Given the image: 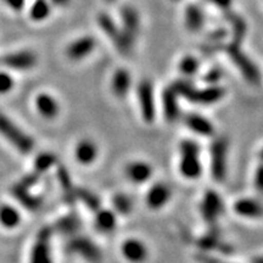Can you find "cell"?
Returning <instances> with one entry per match:
<instances>
[{"label": "cell", "instance_id": "obj_1", "mask_svg": "<svg viewBox=\"0 0 263 263\" xmlns=\"http://www.w3.org/2000/svg\"><path fill=\"white\" fill-rule=\"evenodd\" d=\"M0 137L12 149L22 155H29L35 147V141L32 136H29L27 132L22 129L17 123L2 111H0Z\"/></svg>", "mask_w": 263, "mask_h": 263}, {"label": "cell", "instance_id": "obj_2", "mask_svg": "<svg viewBox=\"0 0 263 263\" xmlns=\"http://www.w3.org/2000/svg\"><path fill=\"white\" fill-rule=\"evenodd\" d=\"M201 147L197 141L184 139L179 144L178 170L183 178L189 180L199 179L202 174Z\"/></svg>", "mask_w": 263, "mask_h": 263}, {"label": "cell", "instance_id": "obj_3", "mask_svg": "<svg viewBox=\"0 0 263 263\" xmlns=\"http://www.w3.org/2000/svg\"><path fill=\"white\" fill-rule=\"evenodd\" d=\"M229 140L224 136L216 137L210 145V171L216 182H224L228 174Z\"/></svg>", "mask_w": 263, "mask_h": 263}, {"label": "cell", "instance_id": "obj_4", "mask_svg": "<svg viewBox=\"0 0 263 263\" xmlns=\"http://www.w3.org/2000/svg\"><path fill=\"white\" fill-rule=\"evenodd\" d=\"M224 50L233 64L236 66L238 71L249 83L258 84L261 82V72H259L257 65L240 49V44L232 42L228 45H224Z\"/></svg>", "mask_w": 263, "mask_h": 263}, {"label": "cell", "instance_id": "obj_5", "mask_svg": "<svg viewBox=\"0 0 263 263\" xmlns=\"http://www.w3.org/2000/svg\"><path fill=\"white\" fill-rule=\"evenodd\" d=\"M66 249L68 254L78 256L88 263H101L103 261V252L97 242L88 236L82 235L81 233L68 238Z\"/></svg>", "mask_w": 263, "mask_h": 263}, {"label": "cell", "instance_id": "obj_6", "mask_svg": "<svg viewBox=\"0 0 263 263\" xmlns=\"http://www.w3.org/2000/svg\"><path fill=\"white\" fill-rule=\"evenodd\" d=\"M51 227H44L35 235L28 255V263H54Z\"/></svg>", "mask_w": 263, "mask_h": 263}, {"label": "cell", "instance_id": "obj_7", "mask_svg": "<svg viewBox=\"0 0 263 263\" xmlns=\"http://www.w3.org/2000/svg\"><path fill=\"white\" fill-rule=\"evenodd\" d=\"M98 24L100 26L101 31L110 38V41L114 43V45L121 54L127 55L133 50L134 43L136 42L132 41L126 33L122 31V28L118 27L116 22L110 16L106 14L99 15Z\"/></svg>", "mask_w": 263, "mask_h": 263}, {"label": "cell", "instance_id": "obj_8", "mask_svg": "<svg viewBox=\"0 0 263 263\" xmlns=\"http://www.w3.org/2000/svg\"><path fill=\"white\" fill-rule=\"evenodd\" d=\"M38 64V58L32 50H16L0 57V67L10 72H29Z\"/></svg>", "mask_w": 263, "mask_h": 263}, {"label": "cell", "instance_id": "obj_9", "mask_svg": "<svg viewBox=\"0 0 263 263\" xmlns=\"http://www.w3.org/2000/svg\"><path fill=\"white\" fill-rule=\"evenodd\" d=\"M137 97L139 110L144 122L153 123L156 118V103L154 84L149 80L140 81L137 85Z\"/></svg>", "mask_w": 263, "mask_h": 263}, {"label": "cell", "instance_id": "obj_10", "mask_svg": "<svg viewBox=\"0 0 263 263\" xmlns=\"http://www.w3.org/2000/svg\"><path fill=\"white\" fill-rule=\"evenodd\" d=\"M224 212V202L216 190H207L200 203V213L207 224L216 226Z\"/></svg>", "mask_w": 263, "mask_h": 263}, {"label": "cell", "instance_id": "obj_11", "mask_svg": "<svg viewBox=\"0 0 263 263\" xmlns=\"http://www.w3.org/2000/svg\"><path fill=\"white\" fill-rule=\"evenodd\" d=\"M226 88L218 84L206 85L203 88H197L196 85H194L185 99L196 105H213L219 103L226 97Z\"/></svg>", "mask_w": 263, "mask_h": 263}, {"label": "cell", "instance_id": "obj_12", "mask_svg": "<svg viewBox=\"0 0 263 263\" xmlns=\"http://www.w3.org/2000/svg\"><path fill=\"white\" fill-rule=\"evenodd\" d=\"M120 251L127 263H145L150 256L147 245L138 238H127L123 240Z\"/></svg>", "mask_w": 263, "mask_h": 263}, {"label": "cell", "instance_id": "obj_13", "mask_svg": "<svg viewBox=\"0 0 263 263\" xmlns=\"http://www.w3.org/2000/svg\"><path fill=\"white\" fill-rule=\"evenodd\" d=\"M33 106H34L35 112L41 116L43 120L52 121L60 115V103L54 95L48 93V91H41L34 97L33 100Z\"/></svg>", "mask_w": 263, "mask_h": 263}, {"label": "cell", "instance_id": "obj_14", "mask_svg": "<svg viewBox=\"0 0 263 263\" xmlns=\"http://www.w3.org/2000/svg\"><path fill=\"white\" fill-rule=\"evenodd\" d=\"M172 195L173 192L170 184L164 182H156L147 189L145 203L153 211H159L171 201Z\"/></svg>", "mask_w": 263, "mask_h": 263}, {"label": "cell", "instance_id": "obj_15", "mask_svg": "<svg viewBox=\"0 0 263 263\" xmlns=\"http://www.w3.org/2000/svg\"><path fill=\"white\" fill-rule=\"evenodd\" d=\"M95 48H97V41L91 35H83V37L77 38L66 48L65 54L68 60L80 62L93 54Z\"/></svg>", "mask_w": 263, "mask_h": 263}, {"label": "cell", "instance_id": "obj_16", "mask_svg": "<svg viewBox=\"0 0 263 263\" xmlns=\"http://www.w3.org/2000/svg\"><path fill=\"white\" fill-rule=\"evenodd\" d=\"M180 97L176 93L172 85L164 88L161 95V104H162V112L164 120L168 123H174L182 118V110L179 104Z\"/></svg>", "mask_w": 263, "mask_h": 263}, {"label": "cell", "instance_id": "obj_17", "mask_svg": "<svg viewBox=\"0 0 263 263\" xmlns=\"http://www.w3.org/2000/svg\"><path fill=\"white\" fill-rule=\"evenodd\" d=\"M154 174V168L149 162L143 160L130 161L124 167V176L133 184H145Z\"/></svg>", "mask_w": 263, "mask_h": 263}, {"label": "cell", "instance_id": "obj_18", "mask_svg": "<svg viewBox=\"0 0 263 263\" xmlns=\"http://www.w3.org/2000/svg\"><path fill=\"white\" fill-rule=\"evenodd\" d=\"M233 210L239 217L246 219L263 218V202L256 197H241L233 205Z\"/></svg>", "mask_w": 263, "mask_h": 263}, {"label": "cell", "instance_id": "obj_19", "mask_svg": "<svg viewBox=\"0 0 263 263\" xmlns=\"http://www.w3.org/2000/svg\"><path fill=\"white\" fill-rule=\"evenodd\" d=\"M184 124L194 134L201 137H212L215 134V126L209 118L197 112L185 114L182 117Z\"/></svg>", "mask_w": 263, "mask_h": 263}, {"label": "cell", "instance_id": "obj_20", "mask_svg": "<svg viewBox=\"0 0 263 263\" xmlns=\"http://www.w3.org/2000/svg\"><path fill=\"white\" fill-rule=\"evenodd\" d=\"M74 160L83 166L93 164L99 157V146L90 138H83L76 144L73 150Z\"/></svg>", "mask_w": 263, "mask_h": 263}, {"label": "cell", "instance_id": "obj_21", "mask_svg": "<svg viewBox=\"0 0 263 263\" xmlns=\"http://www.w3.org/2000/svg\"><path fill=\"white\" fill-rule=\"evenodd\" d=\"M11 194L15 197L16 201L22 207H25L26 210H28V211H37V210L41 209L43 203L42 197L34 195L31 188H27V186L21 185L20 183H16L11 188Z\"/></svg>", "mask_w": 263, "mask_h": 263}, {"label": "cell", "instance_id": "obj_22", "mask_svg": "<svg viewBox=\"0 0 263 263\" xmlns=\"http://www.w3.org/2000/svg\"><path fill=\"white\" fill-rule=\"evenodd\" d=\"M118 223V216L114 210L100 209L94 212V227L99 233L110 235L116 230Z\"/></svg>", "mask_w": 263, "mask_h": 263}, {"label": "cell", "instance_id": "obj_23", "mask_svg": "<svg viewBox=\"0 0 263 263\" xmlns=\"http://www.w3.org/2000/svg\"><path fill=\"white\" fill-rule=\"evenodd\" d=\"M133 78L127 68H117L111 77V91L117 99H124L129 94Z\"/></svg>", "mask_w": 263, "mask_h": 263}, {"label": "cell", "instance_id": "obj_24", "mask_svg": "<svg viewBox=\"0 0 263 263\" xmlns=\"http://www.w3.org/2000/svg\"><path fill=\"white\" fill-rule=\"evenodd\" d=\"M22 223V213L12 203H0V228L12 232Z\"/></svg>", "mask_w": 263, "mask_h": 263}, {"label": "cell", "instance_id": "obj_25", "mask_svg": "<svg viewBox=\"0 0 263 263\" xmlns=\"http://www.w3.org/2000/svg\"><path fill=\"white\" fill-rule=\"evenodd\" d=\"M121 20H122V25H121L122 31L132 41L136 42V38L140 29V18L137 10L132 8V6H123L122 10H121Z\"/></svg>", "mask_w": 263, "mask_h": 263}, {"label": "cell", "instance_id": "obj_26", "mask_svg": "<svg viewBox=\"0 0 263 263\" xmlns=\"http://www.w3.org/2000/svg\"><path fill=\"white\" fill-rule=\"evenodd\" d=\"M81 228L82 221L80 216H78L77 213L71 212L65 215L64 217H61V218H59L58 222L55 223L52 230H54V232H59L61 235L68 236V238H70V236L78 234Z\"/></svg>", "mask_w": 263, "mask_h": 263}, {"label": "cell", "instance_id": "obj_27", "mask_svg": "<svg viewBox=\"0 0 263 263\" xmlns=\"http://www.w3.org/2000/svg\"><path fill=\"white\" fill-rule=\"evenodd\" d=\"M205 14L202 9L195 4H190L186 6L185 12H184V24L188 31L196 33L200 32L205 25Z\"/></svg>", "mask_w": 263, "mask_h": 263}, {"label": "cell", "instance_id": "obj_28", "mask_svg": "<svg viewBox=\"0 0 263 263\" xmlns=\"http://www.w3.org/2000/svg\"><path fill=\"white\" fill-rule=\"evenodd\" d=\"M58 180L60 183L62 192H64V195L67 200V202L70 205H73V203L77 201L76 200V195H74V190L76 188L73 186V182H72V178L70 176V172L66 168L65 166L58 164Z\"/></svg>", "mask_w": 263, "mask_h": 263}, {"label": "cell", "instance_id": "obj_29", "mask_svg": "<svg viewBox=\"0 0 263 263\" xmlns=\"http://www.w3.org/2000/svg\"><path fill=\"white\" fill-rule=\"evenodd\" d=\"M226 18L229 22L230 27L233 31V43L236 44H241L246 35V24L240 16H238L234 12H232L230 10L226 11Z\"/></svg>", "mask_w": 263, "mask_h": 263}, {"label": "cell", "instance_id": "obj_30", "mask_svg": "<svg viewBox=\"0 0 263 263\" xmlns=\"http://www.w3.org/2000/svg\"><path fill=\"white\" fill-rule=\"evenodd\" d=\"M114 211L117 216H129L134 209V201L129 194L117 193L111 200Z\"/></svg>", "mask_w": 263, "mask_h": 263}, {"label": "cell", "instance_id": "obj_31", "mask_svg": "<svg viewBox=\"0 0 263 263\" xmlns=\"http://www.w3.org/2000/svg\"><path fill=\"white\" fill-rule=\"evenodd\" d=\"M54 166H58V157L55 154L49 153V151H44L41 153L34 159L33 162V171L38 173L39 176H43L49 170H51Z\"/></svg>", "mask_w": 263, "mask_h": 263}, {"label": "cell", "instance_id": "obj_32", "mask_svg": "<svg viewBox=\"0 0 263 263\" xmlns=\"http://www.w3.org/2000/svg\"><path fill=\"white\" fill-rule=\"evenodd\" d=\"M51 14V5L49 0H34L29 8L28 15L33 22L45 21Z\"/></svg>", "mask_w": 263, "mask_h": 263}, {"label": "cell", "instance_id": "obj_33", "mask_svg": "<svg viewBox=\"0 0 263 263\" xmlns=\"http://www.w3.org/2000/svg\"><path fill=\"white\" fill-rule=\"evenodd\" d=\"M200 67H201L200 60L194 55H185L180 59L178 64V70L182 77L189 78V80H192L194 76L199 73Z\"/></svg>", "mask_w": 263, "mask_h": 263}, {"label": "cell", "instance_id": "obj_34", "mask_svg": "<svg viewBox=\"0 0 263 263\" xmlns=\"http://www.w3.org/2000/svg\"><path fill=\"white\" fill-rule=\"evenodd\" d=\"M74 195L76 200L81 201L91 212H95L101 207V201L99 199V196L95 195L94 193H91L90 190L85 188H76Z\"/></svg>", "mask_w": 263, "mask_h": 263}, {"label": "cell", "instance_id": "obj_35", "mask_svg": "<svg viewBox=\"0 0 263 263\" xmlns=\"http://www.w3.org/2000/svg\"><path fill=\"white\" fill-rule=\"evenodd\" d=\"M16 81L12 72L6 68H0V97H4L15 89Z\"/></svg>", "mask_w": 263, "mask_h": 263}, {"label": "cell", "instance_id": "obj_36", "mask_svg": "<svg viewBox=\"0 0 263 263\" xmlns=\"http://www.w3.org/2000/svg\"><path fill=\"white\" fill-rule=\"evenodd\" d=\"M223 77V70L221 66H213L209 71L203 74V82L206 85H216L219 83Z\"/></svg>", "mask_w": 263, "mask_h": 263}, {"label": "cell", "instance_id": "obj_37", "mask_svg": "<svg viewBox=\"0 0 263 263\" xmlns=\"http://www.w3.org/2000/svg\"><path fill=\"white\" fill-rule=\"evenodd\" d=\"M254 186L257 193L263 196V163H259L255 171Z\"/></svg>", "mask_w": 263, "mask_h": 263}, {"label": "cell", "instance_id": "obj_38", "mask_svg": "<svg viewBox=\"0 0 263 263\" xmlns=\"http://www.w3.org/2000/svg\"><path fill=\"white\" fill-rule=\"evenodd\" d=\"M3 3H4L9 9H11L12 11L16 12L21 11L26 5V0H3Z\"/></svg>", "mask_w": 263, "mask_h": 263}, {"label": "cell", "instance_id": "obj_39", "mask_svg": "<svg viewBox=\"0 0 263 263\" xmlns=\"http://www.w3.org/2000/svg\"><path fill=\"white\" fill-rule=\"evenodd\" d=\"M211 3L216 6H218L219 9H222L223 11H227V10L230 9L233 0H211Z\"/></svg>", "mask_w": 263, "mask_h": 263}, {"label": "cell", "instance_id": "obj_40", "mask_svg": "<svg viewBox=\"0 0 263 263\" xmlns=\"http://www.w3.org/2000/svg\"><path fill=\"white\" fill-rule=\"evenodd\" d=\"M49 2L52 3V4L58 5V6H65L68 4V2H70V0H49Z\"/></svg>", "mask_w": 263, "mask_h": 263}, {"label": "cell", "instance_id": "obj_41", "mask_svg": "<svg viewBox=\"0 0 263 263\" xmlns=\"http://www.w3.org/2000/svg\"><path fill=\"white\" fill-rule=\"evenodd\" d=\"M258 159H259V163H263V146L258 151Z\"/></svg>", "mask_w": 263, "mask_h": 263}, {"label": "cell", "instance_id": "obj_42", "mask_svg": "<svg viewBox=\"0 0 263 263\" xmlns=\"http://www.w3.org/2000/svg\"><path fill=\"white\" fill-rule=\"evenodd\" d=\"M106 2H114V0H106Z\"/></svg>", "mask_w": 263, "mask_h": 263}, {"label": "cell", "instance_id": "obj_43", "mask_svg": "<svg viewBox=\"0 0 263 263\" xmlns=\"http://www.w3.org/2000/svg\"><path fill=\"white\" fill-rule=\"evenodd\" d=\"M173 2H179V0H173Z\"/></svg>", "mask_w": 263, "mask_h": 263}]
</instances>
